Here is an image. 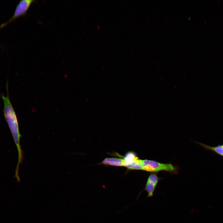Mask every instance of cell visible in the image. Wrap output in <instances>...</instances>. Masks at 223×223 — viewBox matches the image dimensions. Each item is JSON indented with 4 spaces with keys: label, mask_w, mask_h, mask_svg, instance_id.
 Returning a JSON list of instances; mask_svg holds the SVG:
<instances>
[{
    "label": "cell",
    "mask_w": 223,
    "mask_h": 223,
    "mask_svg": "<svg viewBox=\"0 0 223 223\" xmlns=\"http://www.w3.org/2000/svg\"><path fill=\"white\" fill-rule=\"evenodd\" d=\"M197 143L205 149L213 151L223 156V144L219 145L216 146L212 147L201 143Z\"/></svg>",
    "instance_id": "52a82bcc"
},
{
    "label": "cell",
    "mask_w": 223,
    "mask_h": 223,
    "mask_svg": "<svg viewBox=\"0 0 223 223\" xmlns=\"http://www.w3.org/2000/svg\"><path fill=\"white\" fill-rule=\"evenodd\" d=\"M8 89V85L7 84V96H2L4 105V115L17 147L19 160H21L22 155L19 143L20 135L18 124L15 113L9 99Z\"/></svg>",
    "instance_id": "6da1fadb"
},
{
    "label": "cell",
    "mask_w": 223,
    "mask_h": 223,
    "mask_svg": "<svg viewBox=\"0 0 223 223\" xmlns=\"http://www.w3.org/2000/svg\"><path fill=\"white\" fill-rule=\"evenodd\" d=\"M35 2V1L33 0H23L20 1L12 17L7 22L2 24L0 27H3L16 19L25 15L31 5Z\"/></svg>",
    "instance_id": "3957f363"
},
{
    "label": "cell",
    "mask_w": 223,
    "mask_h": 223,
    "mask_svg": "<svg viewBox=\"0 0 223 223\" xmlns=\"http://www.w3.org/2000/svg\"><path fill=\"white\" fill-rule=\"evenodd\" d=\"M142 170L150 172L166 171L171 173H176L177 168L172 164H163L155 161L145 160H142Z\"/></svg>",
    "instance_id": "7a4b0ae2"
},
{
    "label": "cell",
    "mask_w": 223,
    "mask_h": 223,
    "mask_svg": "<svg viewBox=\"0 0 223 223\" xmlns=\"http://www.w3.org/2000/svg\"><path fill=\"white\" fill-rule=\"evenodd\" d=\"M138 159L136 154L133 152L127 153L123 160V166L127 167L137 160Z\"/></svg>",
    "instance_id": "5b68a950"
},
{
    "label": "cell",
    "mask_w": 223,
    "mask_h": 223,
    "mask_svg": "<svg viewBox=\"0 0 223 223\" xmlns=\"http://www.w3.org/2000/svg\"><path fill=\"white\" fill-rule=\"evenodd\" d=\"M102 163L106 165L122 166H123V160L119 158H107L103 160Z\"/></svg>",
    "instance_id": "8992f818"
},
{
    "label": "cell",
    "mask_w": 223,
    "mask_h": 223,
    "mask_svg": "<svg viewBox=\"0 0 223 223\" xmlns=\"http://www.w3.org/2000/svg\"><path fill=\"white\" fill-rule=\"evenodd\" d=\"M159 181V179L156 174H151L148 177L145 187L143 190L147 193L146 198L153 196L154 193Z\"/></svg>",
    "instance_id": "277c9868"
}]
</instances>
